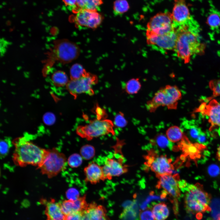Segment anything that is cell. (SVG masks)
<instances>
[{"label":"cell","mask_w":220,"mask_h":220,"mask_svg":"<svg viewBox=\"0 0 220 220\" xmlns=\"http://www.w3.org/2000/svg\"><path fill=\"white\" fill-rule=\"evenodd\" d=\"M198 24L195 20L176 29V40L174 50L185 64L190 62L194 54H203L205 45L199 39Z\"/></svg>","instance_id":"1"},{"label":"cell","mask_w":220,"mask_h":220,"mask_svg":"<svg viewBox=\"0 0 220 220\" xmlns=\"http://www.w3.org/2000/svg\"><path fill=\"white\" fill-rule=\"evenodd\" d=\"M15 147L13 160L16 165L24 167L28 165L38 167L43 159L46 149L42 148L24 137L13 140Z\"/></svg>","instance_id":"2"},{"label":"cell","mask_w":220,"mask_h":220,"mask_svg":"<svg viewBox=\"0 0 220 220\" xmlns=\"http://www.w3.org/2000/svg\"><path fill=\"white\" fill-rule=\"evenodd\" d=\"M185 191L184 206L188 213L194 215L210 211L209 206L211 196L205 191L201 184L189 185L184 188Z\"/></svg>","instance_id":"3"},{"label":"cell","mask_w":220,"mask_h":220,"mask_svg":"<svg viewBox=\"0 0 220 220\" xmlns=\"http://www.w3.org/2000/svg\"><path fill=\"white\" fill-rule=\"evenodd\" d=\"M182 96L181 92L177 86L166 85L160 88L152 98L147 101L146 108L150 112H154L160 106H166L170 110L176 109Z\"/></svg>","instance_id":"4"},{"label":"cell","mask_w":220,"mask_h":220,"mask_svg":"<svg viewBox=\"0 0 220 220\" xmlns=\"http://www.w3.org/2000/svg\"><path fill=\"white\" fill-rule=\"evenodd\" d=\"M67 162L65 155L56 148L46 149L43 159L37 168L42 174L51 178L65 169Z\"/></svg>","instance_id":"5"},{"label":"cell","mask_w":220,"mask_h":220,"mask_svg":"<svg viewBox=\"0 0 220 220\" xmlns=\"http://www.w3.org/2000/svg\"><path fill=\"white\" fill-rule=\"evenodd\" d=\"M123 141L117 138L115 145L112 146L114 152L106 157L103 167L106 179L119 176L128 171L127 166L124 164V158L121 151Z\"/></svg>","instance_id":"6"},{"label":"cell","mask_w":220,"mask_h":220,"mask_svg":"<svg viewBox=\"0 0 220 220\" xmlns=\"http://www.w3.org/2000/svg\"><path fill=\"white\" fill-rule=\"evenodd\" d=\"M114 123L109 119H95L90 121L85 125L79 126L76 129V133L80 137L90 141L102 136L111 134H115Z\"/></svg>","instance_id":"7"},{"label":"cell","mask_w":220,"mask_h":220,"mask_svg":"<svg viewBox=\"0 0 220 220\" xmlns=\"http://www.w3.org/2000/svg\"><path fill=\"white\" fill-rule=\"evenodd\" d=\"M80 52L79 47L74 42L67 39H59L54 42L50 56L61 63L67 64L77 59Z\"/></svg>","instance_id":"8"},{"label":"cell","mask_w":220,"mask_h":220,"mask_svg":"<svg viewBox=\"0 0 220 220\" xmlns=\"http://www.w3.org/2000/svg\"><path fill=\"white\" fill-rule=\"evenodd\" d=\"M159 179L156 187L163 189L164 193H166L172 198L171 200L173 205V210L175 215L178 213V199L181 196L178 182L179 176L178 174L172 175H163L157 177Z\"/></svg>","instance_id":"9"},{"label":"cell","mask_w":220,"mask_h":220,"mask_svg":"<svg viewBox=\"0 0 220 220\" xmlns=\"http://www.w3.org/2000/svg\"><path fill=\"white\" fill-rule=\"evenodd\" d=\"M147 27V30L158 35L167 34L176 30L171 13L169 12L159 13L152 17Z\"/></svg>","instance_id":"10"},{"label":"cell","mask_w":220,"mask_h":220,"mask_svg":"<svg viewBox=\"0 0 220 220\" xmlns=\"http://www.w3.org/2000/svg\"><path fill=\"white\" fill-rule=\"evenodd\" d=\"M145 157V164L156 174V177L173 173L174 169L171 160L166 156H159L154 151L150 150Z\"/></svg>","instance_id":"11"},{"label":"cell","mask_w":220,"mask_h":220,"mask_svg":"<svg viewBox=\"0 0 220 220\" xmlns=\"http://www.w3.org/2000/svg\"><path fill=\"white\" fill-rule=\"evenodd\" d=\"M97 76L87 72L85 76L77 79L71 80L67 84L66 88L75 99L78 95L85 93L93 95L94 92L92 86L97 83Z\"/></svg>","instance_id":"12"},{"label":"cell","mask_w":220,"mask_h":220,"mask_svg":"<svg viewBox=\"0 0 220 220\" xmlns=\"http://www.w3.org/2000/svg\"><path fill=\"white\" fill-rule=\"evenodd\" d=\"M74 13V21L78 27L95 29L100 25L103 20V16L97 10L82 9Z\"/></svg>","instance_id":"13"},{"label":"cell","mask_w":220,"mask_h":220,"mask_svg":"<svg viewBox=\"0 0 220 220\" xmlns=\"http://www.w3.org/2000/svg\"><path fill=\"white\" fill-rule=\"evenodd\" d=\"M146 35L148 44L165 50H174L177 37L176 30L167 34L158 35L147 30Z\"/></svg>","instance_id":"14"},{"label":"cell","mask_w":220,"mask_h":220,"mask_svg":"<svg viewBox=\"0 0 220 220\" xmlns=\"http://www.w3.org/2000/svg\"><path fill=\"white\" fill-rule=\"evenodd\" d=\"M171 13L176 29L186 25L194 20L190 15L185 0H174Z\"/></svg>","instance_id":"15"},{"label":"cell","mask_w":220,"mask_h":220,"mask_svg":"<svg viewBox=\"0 0 220 220\" xmlns=\"http://www.w3.org/2000/svg\"><path fill=\"white\" fill-rule=\"evenodd\" d=\"M202 103L196 109V112L200 113L203 115L208 117V122L211 125L210 131L215 127L220 126V105L215 99Z\"/></svg>","instance_id":"16"},{"label":"cell","mask_w":220,"mask_h":220,"mask_svg":"<svg viewBox=\"0 0 220 220\" xmlns=\"http://www.w3.org/2000/svg\"><path fill=\"white\" fill-rule=\"evenodd\" d=\"M86 195L74 200H64L60 203L62 211L65 215L78 212H83L89 204L86 201Z\"/></svg>","instance_id":"17"},{"label":"cell","mask_w":220,"mask_h":220,"mask_svg":"<svg viewBox=\"0 0 220 220\" xmlns=\"http://www.w3.org/2000/svg\"><path fill=\"white\" fill-rule=\"evenodd\" d=\"M85 181L92 184H95L100 181H104L106 178L103 166L92 162L89 163L84 169Z\"/></svg>","instance_id":"18"},{"label":"cell","mask_w":220,"mask_h":220,"mask_svg":"<svg viewBox=\"0 0 220 220\" xmlns=\"http://www.w3.org/2000/svg\"><path fill=\"white\" fill-rule=\"evenodd\" d=\"M40 202L45 206L47 220H65L66 215L62 211L60 203L56 202L53 199L49 201L42 199Z\"/></svg>","instance_id":"19"},{"label":"cell","mask_w":220,"mask_h":220,"mask_svg":"<svg viewBox=\"0 0 220 220\" xmlns=\"http://www.w3.org/2000/svg\"><path fill=\"white\" fill-rule=\"evenodd\" d=\"M82 220H110L107 215L105 208L96 203L89 204L83 212Z\"/></svg>","instance_id":"20"},{"label":"cell","mask_w":220,"mask_h":220,"mask_svg":"<svg viewBox=\"0 0 220 220\" xmlns=\"http://www.w3.org/2000/svg\"><path fill=\"white\" fill-rule=\"evenodd\" d=\"M152 211L154 220H165L168 218L170 214L168 207L164 203L155 204L152 207Z\"/></svg>","instance_id":"21"},{"label":"cell","mask_w":220,"mask_h":220,"mask_svg":"<svg viewBox=\"0 0 220 220\" xmlns=\"http://www.w3.org/2000/svg\"><path fill=\"white\" fill-rule=\"evenodd\" d=\"M183 125L190 138L196 141L198 137L203 131L200 127L194 120L185 121Z\"/></svg>","instance_id":"22"},{"label":"cell","mask_w":220,"mask_h":220,"mask_svg":"<svg viewBox=\"0 0 220 220\" xmlns=\"http://www.w3.org/2000/svg\"><path fill=\"white\" fill-rule=\"evenodd\" d=\"M102 3V0H77L75 10H97V8Z\"/></svg>","instance_id":"23"},{"label":"cell","mask_w":220,"mask_h":220,"mask_svg":"<svg viewBox=\"0 0 220 220\" xmlns=\"http://www.w3.org/2000/svg\"><path fill=\"white\" fill-rule=\"evenodd\" d=\"M206 23L211 29H218L220 27V12L214 7L210 9Z\"/></svg>","instance_id":"24"},{"label":"cell","mask_w":220,"mask_h":220,"mask_svg":"<svg viewBox=\"0 0 220 220\" xmlns=\"http://www.w3.org/2000/svg\"><path fill=\"white\" fill-rule=\"evenodd\" d=\"M166 135L170 142L175 143L181 141L185 134L179 127L174 125L170 127L167 130Z\"/></svg>","instance_id":"25"},{"label":"cell","mask_w":220,"mask_h":220,"mask_svg":"<svg viewBox=\"0 0 220 220\" xmlns=\"http://www.w3.org/2000/svg\"><path fill=\"white\" fill-rule=\"evenodd\" d=\"M52 80L54 84L58 87L66 85L69 81L66 73L62 71H57L52 75Z\"/></svg>","instance_id":"26"},{"label":"cell","mask_w":220,"mask_h":220,"mask_svg":"<svg viewBox=\"0 0 220 220\" xmlns=\"http://www.w3.org/2000/svg\"><path fill=\"white\" fill-rule=\"evenodd\" d=\"M141 85L138 78L131 79L126 83L125 91L128 94H137L140 90Z\"/></svg>","instance_id":"27"},{"label":"cell","mask_w":220,"mask_h":220,"mask_svg":"<svg viewBox=\"0 0 220 220\" xmlns=\"http://www.w3.org/2000/svg\"><path fill=\"white\" fill-rule=\"evenodd\" d=\"M70 72L71 80L80 78L87 73L82 65L78 63L75 64L72 66Z\"/></svg>","instance_id":"28"},{"label":"cell","mask_w":220,"mask_h":220,"mask_svg":"<svg viewBox=\"0 0 220 220\" xmlns=\"http://www.w3.org/2000/svg\"><path fill=\"white\" fill-rule=\"evenodd\" d=\"M129 8V5L127 0H116L113 4V10L118 14L126 12Z\"/></svg>","instance_id":"29"},{"label":"cell","mask_w":220,"mask_h":220,"mask_svg":"<svg viewBox=\"0 0 220 220\" xmlns=\"http://www.w3.org/2000/svg\"><path fill=\"white\" fill-rule=\"evenodd\" d=\"M154 141V144L161 148L172 149L173 145L171 142L163 134H159L157 135L155 138Z\"/></svg>","instance_id":"30"},{"label":"cell","mask_w":220,"mask_h":220,"mask_svg":"<svg viewBox=\"0 0 220 220\" xmlns=\"http://www.w3.org/2000/svg\"><path fill=\"white\" fill-rule=\"evenodd\" d=\"M80 155L82 158L86 160L92 159L95 154V150L92 145L86 144L81 147L80 149Z\"/></svg>","instance_id":"31"},{"label":"cell","mask_w":220,"mask_h":220,"mask_svg":"<svg viewBox=\"0 0 220 220\" xmlns=\"http://www.w3.org/2000/svg\"><path fill=\"white\" fill-rule=\"evenodd\" d=\"M82 162V158L81 155L77 153L71 155L67 160L69 166L72 168H77L80 166Z\"/></svg>","instance_id":"32"},{"label":"cell","mask_w":220,"mask_h":220,"mask_svg":"<svg viewBox=\"0 0 220 220\" xmlns=\"http://www.w3.org/2000/svg\"><path fill=\"white\" fill-rule=\"evenodd\" d=\"M128 122L125 118L124 114L119 112L115 116L114 124L119 128L125 127L127 125Z\"/></svg>","instance_id":"33"},{"label":"cell","mask_w":220,"mask_h":220,"mask_svg":"<svg viewBox=\"0 0 220 220\" xmlns=\"http://www.w3.org/2000/svg\"><path fill=\"white\" fill-rule=\"evenodd\" d=\"M92 110V112L96 115L97 119L98 120L106 119L107 117V114L105 110L101 107L97 103L95 104Z\"/></svg>","instance_id":"34"},{"label":"cell","mask_w":220,"mask_h":220,"mask_svg":"<svg viewBox=\"0 0 220 220\" xmlns=\"http://www.w3.org/2000/svg\"><path fill=\"white\" fill-rule=\"evenodd\" d=\"M209 86L213 91V97L220 96V79L210 81Z\"/></svg>","instance_id":"35"},{"label":"cell","mask_w":220,"mask_h":220,"mask_svg":"<svg viewBox=\"0 0 220 220\" xmlns=\"http://www.w3.org/2000/svg\"><path fill=\"white\" fill-rule=\"evenodd\" d=\"M211 137L210 132L208 131H203L198 137L196 141L199 144L205 145L210 142L212 140Z\"/></svg>","instance_id":"36"},{"label":"cell","mask_w":220,"mask_h":220,"mask_svg":"<svg viewBox=\"0 0 220 220\" xmlns=\"http://www.w3.org/2000/svg\"><path fill=\"white\" fill-rule=\"evenodd\" d=\"M139 220H154L152 211L149 208L141 211L139 215Z\"/></svg>","instance_id":"37"},{"label":"cell","mask_w":220,"mask_h":220,"mask_svg":"<svg viewBox=\"0 0 220 220\" xmlns=\"http://www.w3.org/2000/svg\"><path fill=\"white\" fill-rule=\"evenodd\" d=\"M66 196L68 200H74L79 197L78 191L74 188L69 189L66 192Z\"/></svg>","instance_id":"38"},{"label":"cell","mask_w":220,"mask_h":220,"mask_svg":"<svg viewBox=\"0 0 220 220\" xmlns=\"http://www.w3.org/2000/svg\"><path fill=\"white\" fill-rule=\"evenodd\" d=\"M10 44V42L4 38L0 39V52L1 57L3 56L6 52L8 47Z\"/></svg>","instance_id":"39"},{"label":"cell","mask_w":220,"mask_h":220,"mask_svg":"<svg viewBox=\"0 0 220 220\" xmlns=\"http://www.w3.org/2000/svg\"><path fill=\"white\" fill-rule=\"evenodd\" d=\"M208 172L211 176H217L220 174V167L216 164H211L208 167Z\"/></svg>","instance_id":"40"},{"label":"cell","mask_w":220,"mask_h":220,"mask_svg":"<svg viewBox=\"0 0 220 220\" xmlns=\"http://www.w3.org/2000/svg\"><path fill=\"white\" fill-rule=\"evenodd\" d=\"M44 122L47 125L53 124L54 122L55 118L53 114L51 113H47L45 114L43 118Z\"/></svg>","instance_id":"41"},{"label":"cell","mask_w":220,"mask_h":220,"mask_svg":"<svg viewBox=\"0 0 220 220\" xmlns=\"http://www.w3.org/2000/svg\"><path fill=\"white\" fill-rule=\"evenodd\" d=\"M9 145L8 142L6 140L0 141V152L1 155L4 156L8 152Z\"/></svg>","instance_id":"42"},{"label":"cell","mask_w":220,"mask_h":220,"mask_svg":"<svg viewBox=\"0 0 220 220\" xmlns=\"http://www.w3.org/2000/svg\"><path fill=\"white\" fill-rule=\"evenodd\" d=\"M83 212L75 213L66 215L65 220H82Z\"/></svg>","instance_id":"43"},{"label":"cell","mask_w":220,"mask_h":220,"mask_svg":"<svg viewBox=\"0 0 220 220\" xmlns=\"http://www.w3.org/2000/svg\"><path fill=\"white\" fill-rule=\"evenodd\" d=\"M66 6L75 7L77 0H62Z\"/></svg>","instance_id":"44"},{"label":"cell","mask_w":220,"mask_h":220,"mask_svg":"<svg viewBox=\"0 0 220 220\" xmlns=\"http://www.w3.org/2000/svg\"><path fill=\"white\" fill-rule=\"evenodd\" d=\"M216 156L218 159L220 161V145L218 148L216 153Z\"/></svg>","instance_id":"45"},{"label":"cell","mask_w":220,"mask_h":220,"mask_svg":"<svg viewBox=\"0 0 220 220\" xmlns=\"http://www.w3.org/2000/svg\"><path fill=\"white\" fill-rule=\"evenodd\" d=\"M218 131V134L220 136V127L219 128Z\"/></svg>","instance_id":"46"}]
</instances>
